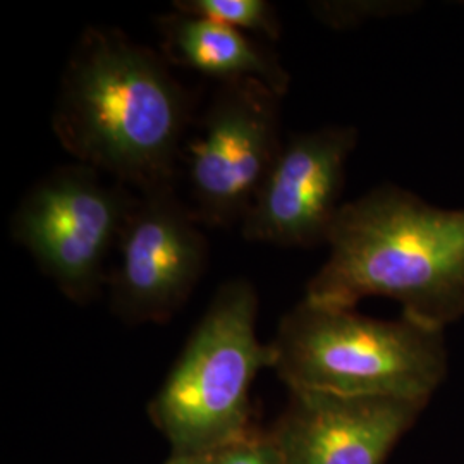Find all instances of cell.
<instances>
[{
    "label": "cell",
    "instance_id": "obj_1",
    "mask_svg": "<svg viewBox=\"0 0 464 464\" xmlns=\"http://www.w3.org/2000/svg\"><path fill=\"white\" fill-rule=\"evenodd\" d=\"M191 100L160 52L88 26L67 61L52 130L78 164L136 193L176 186Z\"/></svg>",
    "mask_w": 464,
    "mask_h": 464
},
{
    "label": "cell",
    "instance_id": "obj_2",
    "mask_svg": "<svg viewBox=\"0 0 464 464\" xmlns=\"http://www.w3.org/2000/svg\"><path fill=\"white\" fill-rule=\"evenodd\" d=\"M327 245L304 301L353 310L362 299H396L402 316L439 331L464 315V208L383 184L343 205Z\"/></svg>",
    "mask_w": 464,
    "mask_h": 464
},
{
    "label": "cell",
    "instance_id": "obj_3",
    "mask_svg": "<svg viewBox=\"0 0 464 464\" xmlns=\"http://www.w3.org/2000/svg\"><path fill=\"white\" fill-rule=\"evenodd\" d=\"M270 346L289 391L427 402L448 373L444 331L304 299L282 318Z\"/></svg>",
    "mask_w": 464,
    "mask_h": 464
},
{
    "label": "cell",
    "instance_id": "obj_4",
    "mask_svg": "<svg viewBox=\"0 0 464 464\" xmlns=\"http://www.w3.org/2000/svg\"><path fill=\"white\" fill-rule=\"evenodd\" d=\"M258 295L246 279L226 281L170 368L150 416L172 454H208L253 430L251 387L274 366L256 334Z\"/></svg>",
    "mask_w": 464,
    "mask_h": 464
},
{
    "label": "cell",
    "instance_id": "obj_5",
    "mask_svg": "<svg viewBox=\"0 0 464 464\" xmlns=\"http://www.w3.org/2000/svg\"><path fill=\"white\" fill-rule=\"evenodd\" d=\"M136 198L138 193L117 181L105 183L92 167H59L19 201L11 236L64 296L86 303L109 279L107 260Z\"/></svg>",
    "mask_w": 464,
    "mask_h": 464
},
{
    "label": "cell",
    "instance_id": "obj_6",
    "mask_svg": "<svg viewBox=\"0 0 464 464\" xmlns=\"http://www.w3.org/2000/svg\"><path fill=\"white\" fill-rule=\"evenodd\" d=\"M281 102L255 80L217 86L179 166L201 227L241 226L282 149Z\"/></svg>",
    "mask_w": 464,
    "mask_h": 464
},
{
    "label": "cell",
    "instance_id": "obj_7",
    "mask_svg": "<svg viewBox=\"0 0 464 464\" xmlns=\"http://www.w3.org/2000/svg\"><path fill=\"white\" fill-rule=\"evenodd\" d=\"M109 272L111 303L128 322H166L207 266V239L176 186L138 193Z\"/></svg>",
    "mask_w": 464,
    "mask_h": 464
},
{
    "label": "cell",
    "instance_id": "obj_8",
    "mask_svg": "<svg viewBox=\"0 0 464 464\" xmlns=\"http://www.w3.org/2000/svg\"><path fill=\"white\" fill-rule=\"evenodd\" d=\"M356 143L353 126L291 134L239 226L241 236L281 248L327 243L344 205L346 166Z\"/></svg>",
    "mask_w": 464,
    "mask_h": 464
},
{
    "label": "cell",
    "instance_id": "obj_9",
    "mask_svg": "<svg viewBox=\"0 0 464 464\" xmlns=\"http://www.w3.org/2000/svg\"><path fill=\"white\" fill-rule=\"evenodd\" d=\"M423 406L415 399L291 391L270 435L282 464H383Z\"/></svg>",
    "mask_w": 464,
    "mask_h": 464
},
{
    "label": "cell",
    "instance_id": "obj_10",
    "mask_svg": "<svg viewBox=\"0 0 464 464\" xmlns=\"http://www.w3.org/2000/svg\"><path fill=\"white\" fill-rule=\"evenodd\" d=\"M160 53L170 66L216 78L218 83L255 80L284 97L291 74L279 55L251 34L179 11L157 19Z\"/></svg>",
    "mask_w": 464,
    "mask_h": 464
},
{
    "label": "cell",
    "instance_id": "obj_11",
    "mask_svg": "<svg viewBox=\"0 0 464 464\" xmlns=\"http://www.w3.org/2000/svg\"><path fill=\"white\" fill-rule=\"evenodd\" d=\"M174 11L205 17L248 34H262L276 42L281 38V19L266 0H176Z\"/></svg>",
    "mask_w": 464,
    "mask_h": 464
},
{
    "label": "cell",
    "instance_id": "obj_12",
    "mask_svg": "<svg viewBox=\"0 0 464 464\" xmlns=\"http://www.w3.org/2000/svg\"><path fill=\"white\" fill-rule=\"evenodd\" d=\"M312 13L332 28H351L368 19L387 17L410 9L408 2H314Z\"/></svg>",
    "mask_w": 464,
    "mask_h": 464
},
{
    "label": "cell",
    "instance_id": "obj_13",
    "mask_svg": "<svg viewBox=\"0 0 464 464\" xmlns=\"http://www.w3.org/2000/svg\"><path fill=\"white\" fill-rule=\"evenodd\" d=\"M217 464H282L270 433L251 430L216 452Z\"/></svg>",
    "mask_w": 464,
    "mask_h": 464
},
{
    "label": "cell",
    "instance_id": "obj_14",
    "mask_svg": "<svg viewBox=\"0 0 464 464\" xmlns=\"http://www.w3.org/2000/svg\"><path fill=\"white\" fill-rule=\"evenodd\" d=\"M216 452H208V454H172L166 464H217Z\"/></svg>",
    "mask_w": 464,
    "mask_h": 464
}]
</instances>
